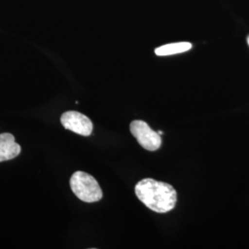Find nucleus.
<instances>
[{
	"label": "nucleus",
	"instance_id": "nucleus-1",
	"mask_svg": "<svg viewBox=\"0 0 249 249\" xmlns=\"http://www.w3.org/2000/svg\"><path fill=\"white\" fill-rule=\"evenodd\" d=\"M135 192L143 204L158 213L172 211L178 200V194L174 187L151 178L140 181L135 187Z\"/></svg>",
	"mask_w": 249,
	"mask_h": 249
},
{
	"label": "nucleus",
	"instance_id": "nucleus-2",
	"mask_svg": "<svg viewBox=\"0 0 249 249\" xmlns=\"http://www.w3.org/2000/svg\"><path fill=\"white\" fill-rule=\"evenodd\" d=\"M70 184L72 192L81 201L92 203L97 202L103 197V191L97 180L85 172H75Z\"/></svg>",
	"mask_w": 249,
	"mask_h": 249
},
{
	"label": "nucleus",
	"instance_id": "nucleus-3",
	"mask_svg": "<svg viewBox=\"0 0 249 249\" xmlns=\"http://www.w3.org/2000/svg\"><path fill=\"white\" fill-rule=\"evenodd\" d=\"M130 131L134 138L145 150L156 151L161 145L160 134L152 130L142 120H134L130 124Z\"/></svg>",
	"mask_w": 249,
	"mask_h": 249
},
{
	"label": "nucleus",
	"instance_id": "nucleus-4",
	"mask_svg": "<svg viewBox=\"0 0 249 249\" xmlns=\"http://www.w3.org/2000/svg\"><path fill=\"white\" fill-rule=\"evenodd\" d=\"M61 124L66 129L81 136H89L92 132L93 124L88 116L77 111L65 112L60 118Z\"/></svg>",
	"mask_w": 249,
	"mask_h": 249
},
{
	"label": "nucleus",
	"instance_id": "nucleus-5",
	"mask_svg": "<svg viewBox=\"0 0 249 249\" xmlns=\"http://www.w3.org/2000/svg\"><path fill=\"white\" fill-rule=\"evenodd\" d=\"M20 151L21 148L12 134H0V162L16 158Z\"/></svg>",
	"mask_w": 249,
	"mask_h": 249
},
{
	"label": "nucleus",
	"instance_id": "nucleus-6",
	"mask_svg": "<svg viewBox=\"0 0 249 249\" xmlns=\"http://www.w3.org/2000/svg\"><path fill=\"white\" fill-rule=\"evenodd\" d=\"M192 48V45L190 43H175V44H168V45H162L155 49V53L160 56L164 55H171L176 53H184L190 50Z\"/></svg>",
	"mask_w": 249,
	"mask_h": 249
},
{
	"label": "nucleus",
	"instance_id": "nucleus-7",
	"mask_svg": "<svg viewBox=\"0 0 249 249\" xmlns=\"http://www.w3.org/2000/svg\"><path fill=\"white\" fill-rule=\"evenodd\" d=\"M158 133L160 134V135H161V134H162V131H161V130H159V131H158Z\"/></svg>",
	"mask_w": 249,
	"mask_h": 249
},
{
	"label": "nucleus",
	"instance_id": "nucleus-8",
	"mask_svg": "<svg viewBox=\"0 0 249 249\" xmlns=\"http://www.w3.org/2000/svg\"><path fill=\"white\" fill-rule=\"evenodd\" d=\"M248 43H249V39H248Z\"/></svg>",
	"mask_w": 249,
	"mask_h": 249
}]
</instances>
